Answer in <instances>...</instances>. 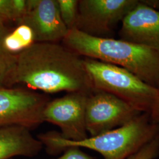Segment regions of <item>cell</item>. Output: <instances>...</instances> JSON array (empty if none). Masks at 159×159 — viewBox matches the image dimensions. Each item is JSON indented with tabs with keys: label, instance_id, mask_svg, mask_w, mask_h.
<instances>
[{
	"label": "cell",
	"instance_id": "cell-1",
	"mask_svg": "<svg viewBox=\"0 0 159 159\" xmlns=\"http://www.w3.org/2000/svg\"><path fill=\"white\" fill-rule=\"evenodd\" d=\"M13 83L48 93H91L83 58L57 43H34L17 54Z\"/></svg>",
	"mask_w": 159,
	"mask_h": 159
},
{
	"label": "cell",
	"instance_id": "cell-2",
	"mask_svg": "<svg viewBox=\"0 0 159 159\" xmlns=\"http://www.w3.org/2000/svg\"><path fill=\"white\" fill-rule=\"evenodd\" d=\"M63 45L84 56L125 68L157 87L159 81V52L125 40L99 37L74 28L68 30Z\"/></svg>",
	"mask_w": 159,
	"mask_h": 159
},
{
	"label": "cell",
	"instance_id": "cell-3",
	"mask_svg": "<svg viewBox=\"0 0 159 159\" xmlns=\"http://www.w3.org/2000/svg\"><path fill=\"white\" fill-rule=\"evenodd\" d=\"M159 134V124L150 115L141 113L122 126L81 141L65 139L54 131L38 138L49 153L70 148H87L100 154L104 159H127Z\"/></svg>",
	"mask_w": 159,
	"mask_h": 159
},
{
	"label": "cell",
	"instance_id": "cell-4",
	"mask_svg": "<svg viewBox=\"0 0 159 159\" xmlns=\"http://www.w3.org/2000/svg\"><path fill=\"white\" fill-rule=\"evenodd\" d=\"M94 90L119 98L141 113L150 115L159 124V94L157 88L119 66L89 58H83Z\"/></svg>",
	"mask_w": 159,
	"mask_h": 159
},
{
	"label": "cell",
	"instance_id": "cell-5",
	"mask_svg": "<svg viewBox=\"0 0 159 159\" xmlns=\"http://www.w3.org/2000/svg\"><path fill=\"white\" fill-rule=\"evenodd\" d=\"M87 100L85 125L91 137L124 125L141 113L113 94L94 90Z\"/></svg>",
	"mask_w": 159,
	"mask_h": 159
},
{
	"label": "cell",
	"instance_id": "cell-6",
	"mask_svg": "<svg viewBox=\"0 0 159 159\" xmlns=\"http://www.w3.org/2000/svg\"><path fill=\"white\" fill-rule=\"evenodd\" d=\"M138 0H80L75 28L105 37L138 4Z\"/></svg>",
	"mask_w": 159,
	"mask_h": 159
},
{
	"label": "cell",
	"instance_id": "cell-7",
	"mask_svg": "<svg viewBox=\"0 0 159 159\" xmlns=\"http://www.w3.org/2000/svg\"><path fill=\"white\" fill-rule=\"evenodd\" d=\"M48 102L31 90L0 88V127L20 125L30 130L40 125Z\"/></svg>",
	"mask_w": 159,
	"mask_h": 159
},
{
	"label": "cell",
	"instance_id": "cell-8",
	"mask_svg": "<svg viewBox=\"0 0 159 159\" xmlns=\"http://www.w3.org/2000/svg\"><path fill=\"white\" fill-rule=\"evenodd\" d=\"M90 93H70L63 97L48 102L43 111L44 121L58 126L61 136L72 141L87 138L85 125V107Z\"/></svg>",
	"mask_w": 159,
	"mask_h": 159
},
{
	"label": "cell",
	"instance_id": "cell-9",
	"mask_svg": "<svg viewBox=\"0 0 159 159\" xmlns=\"http://www.w3.org/2000/svg\"><path fill=\"white\" fill-rule=\"evenodd\" d=\"M20 24L31 29L35 43H57L68 31L60 16L57 0H28L27 11Z\"/></svg>",
	"mask_w": 159,
	"mask_h": 159
},
{
	"label": "cell",
	"instance_id": "cell-10",
	"mask_svg": "<svg viewBox=\"0 0 159 159\" xmlns=\"http://www.w3.org/2000/svg\"><path fill=\"white\" fill-rule=\"evenodd\" d=\"M121 22V40L159 52V11L139 1Z\"/></svg>",
	"mask_w": 159,
	"mask_h": 159
},
{
	"label": "cell",
	"instance_id": "cell-11",
	"mask_svg": "<svg viewBox=\"0 0 159 159\" xmlns=\"http://www.w3.org/2000/svg\"><path fill=\"white\" fill-rule=\"evenodd\" d=\"M43 145L25 127H0V159H12L16 156L34 157L40 153Z\"/></svg>",
	"mask_w": 159,
	"mask_h": 159
},
{
	"label": "cell",
	"instance_id": "cell-12",
	"mask_svg": "<svg viewBox=\"0 0 159 159\" xmlns=\"http://www.w3.org/2000/svg\"><path fill=\"white\" fill-rule=\"evenodd\" d=\"M34 43L33 30L27 25L20 24L11 33L7 34L2 45L6 52L17 55V53L25 50Z\"/></svg>",
	"mask_w": 159,
	"mask_h": 159
},
{
	"label": "cell",
	"instance_id": "cell-13",
	"mask_svg": "<svg viewBox=\"0 0 159 159\" xmlns=\"http://www.w3.org/2000/svg\"><path fill=\"white\" fill-rule=\"evenodd\" d=\"M57 1L63 23L68 30L75 28L78 17L79 1L57 0Z\"/></svg>",
	"mask_w": 159,
	"mask_h": 159
},
{
	"label": "cell",
	"instance_id": "cell-14",
	"mask_svg": "<svg viewBox=\"0 0 159 159\" xmlns=\"http://www.w3.org/2000/svg\"><path fill=\"white\" fill-rule=\"evenodd\" d=\"M17 64V55L0 53V88L13 84Z\"/></svg>",
	"mask_w": 159,
	"mask_h": 159
},
{
	"label": "cell",
	"instance_id": "cell-15",
	"mask_svg": "<svg viewBox=\"0 0 159 159\" xmlns=\"http://www.w3.org/2000/svg\"><path fill=\"white\" fill-rule=\"evenodd\" d=\"M159 156V134L127 159H156Z\"/></svg>",
	"mask_w": 159,
	"mask_h": 159
},
{
	"label": "cell",
	"instance_id": "cell-16",
	"mask_svg": "<svg viewBox=\"0 0 159 159\" xmlns=\"http://www.w3.org/2000/svg\"><path fill=\"white\" fill-rule=\"evenodd\" d=\"M0 19L4 22L8 20L17 22L12 0H0Z\"/></svg>",
	"mask_w": 159,
	"mask_h": 159
},
{
	"label": "cell",
	"instance_id": "cell-17",
	"mask_svg": "<svg viewBox=\"0 0 159 159\" xmlns=\"http://www.w3.org/2000/svg\"><path fill=\"white\" fill-rule=\"evenodd\" d=\"M57 159H93L90 156L83 152L79 148H70L65 153Z\"/></svg>",
	"mask_w": 159,
	"mask_h": 159
},
{
	"label": "cell",
	"instance_id": "cell-18",
	"mask_svg": "<svg viewBox=\"0 0 159 159\" xmlns=\"http://www.w3.org/2000/svg\"><path fill=\"white\" fill-rule=\"evenodd\" d=\"M8 33V32H7V30L5 28V27L0 28V53H7L4 51L3 48L2 43H3V40Z\"/></svg>",
	"mask_w": 159,
	"mask_h": 159
},
{
	"label": "cell",
	"instance_id": "cell-19",
	"mask_svg": "<svg viewBox=\"0 0 159 159\" xmlns=\"http://www.w3.org/2000/svg\"><path fill=\"white\" fill-rule=\"evenodd\" d=\"M144 4L159 11V1H142Z\"/></svg>",
	"mask_w": 159,
	"mask_h": 159
},
{
	"label": "cell",
	"instance_id": "cell-20",
	"mask_svg": "<svg viewBox=\"0 0 159 159\" xmlns=\"http://www.w3.org/2000/svg\"><path fill=\"white\" fill-rule=\"evenodd\" d=\"M4 21L0 19V28H2V27H4Z\"/></svg>",
	"mask_w": 159,
	"mask_h": 159
},
{
	"label": "cell",
	"instance_id": "cell-21",
	"mask_svg": "<svg viewBox=\"0 0 159 159\" xmlns=\"http://www.w3.org/2000/svg\"><path fill=\"white\" fill-rule=\"evenodd\" d=\"M157 90H158V91H159V83H158V84H157Z\"/></svg>",
	"mask_w": 159,
	"mask_h": 159
}]
</instances>
